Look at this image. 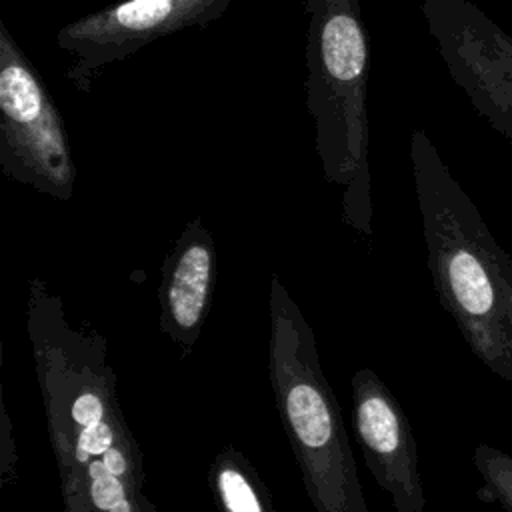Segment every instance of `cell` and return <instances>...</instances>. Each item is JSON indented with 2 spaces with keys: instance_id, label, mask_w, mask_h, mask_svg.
Masks as SVG:
<instances>
[{
  "instance_id": "obj_6",
  "label": "cell",
  "mask_w": 512,
  "mask_h": 512,
  "mask_svg": "<svg viewBox=\"0 0 512 512\" xmlns=\"http://www.w3.org/2000/svg\"><path fill=\"white\" fill-rule=\"evenodd\" d=\"M452 80L512 142V36L470 0H418Z\"/></svg>"
},
{
  "instance_id": "obj_3",
  "label": "cell",
  "mask_w": 512,
  "mask_h": 512,
  "mask_svg": "<svg viewBox=\"0 0 512 512\" xmlns=\"http://www.w3.org/2000/svg\"><path fill=\"white\" fill-rule=\"evenodd\" d=\"M272 322V382L316 510L368 512L340 408L318 366L312 334L276 280Z\"/></svg>"
},
{
  "instance_id": "obj_8",
  "label": "cell",
  "mask_w": 512,
  "mask_h": 512,
  "mask_svg": "<svg viewBox=\"0 0 512 512\" xmlns=\"http://www.w3.org/2000/svg\"><path fill=\"white\" fill-rule=\"evenodd\" d=\"M174 256L164 294L166 314L180 332L190 334L204 316L214 266L210 236L198 220L188 224Z\"/></svg>"
},
{
  "instance_id": "obj_1",
  "label": "cell",
  "mask_w": 512,
  "mask_h": 512,
  "mask_svg": "<svg viewBox=\"0 0 512 512\" xmlns=\"http://www.w3.org/2000/svg\"><path fill=\"white\" fill-rule=\"evenodd\" d=\"M410 160L438 298L474 356L512 384V258L420 128Z\"/></svg>"
},
{
  "instance_id": "obj_12",
  "label": "cell",
  "mask_w": 512,
  "mask_h": 512,
  "mask_svg": "<svg viewBox=\"0 0 512 512\" xmlns=\"http://www.w3.org/2000/svg\"><path fill=\"white\" fill-rule=\"evenodd\" d=\"M110 512H132V502L130 500H122Z\"/></svg>"
},
{
  "instance_id": "obj_5",
  "label": "cell",
  "mask_w": 512,
  "mask_h": 512,
  "mask_svg": "<svg viewBox=\"0 0 512 512\" xmlns=\"http://www.w3.org/2000/svg\"><path fill=\"white\" fill-rule=\"evenodd\" d=\"M234 0H118L64 24L56 44L70 56L64 78L82 94L112 64L150 42L220 20Z\"/></svg>"
},
{
  "instance_id": "obj_2",
  "label": "cell",
  "mask_w": 512,
  "mask_h": 512,
  "mask_svg": "<svg viewBox=\"0 0 512 512\" xmlns=\"http://www.w3.org/2000/svg\"><path fill=\"white\" fill-rule=\"evenodd\" d=\"M306 26V110L314 144L332 184L344 186L348 220H370L368 74L370 38L358 0H302Z\"/></svg>"
},
{
  "instance_id": "obj_9",
  "label": "cell",
  "mask_w": 512,
  "mask_h": 512,
  "mask_svg": "<svg viewBox=\"0 0 512 512\" xmlns=\"http://www.w3.org/2000/svg\"><path fill=\"white\" fill-rule=\"evenodd\" d=\"M214 484L224 512H270L252 476L242 468L238 458L220 456L216 460Z\"/></svg>"
},
{
  "instance_id": "obj_7",
  "label": "cell",
  "mask_w": 512,
  "mask_h": 512,
  "mask_svg": "<svg viewBox=\"0 0 512 512\" xmlns=\"http://www.w3.org/2000/svg\"><path fill=\"white\" fill-rule=\"evenodd\" d=\"M354 396L356 428L376 482L392 496L396 512H422L426 498L416 442L404 412L388 388L366 370L354 376Z\"/></svg>"
},
{
  "instance_id": "obj_4",
  "label": "cell",
  "mask_w": 512,
  "mask_h": 512,
  "mask_svg": "<svg viewBox=\"0 0 512 512\" xmlns=\"http://www.w3.org/2000/svg\"><path fill=\"white\" fill-rule=\"evenodd\" d=\"M0 168L4 176L70 198L74 162L64 118L38 70L0 22Z\"/></svg>"
},
{
  "instance_id": "obj_10",
  "label": "cell",
  "mask_w": 512,
  "mask_h": 512,
  "mask_svg": "<svg viewBox=\"0 0 512 512\" xmlns=\"http://www.w3.org/2000/svg\"><path fill=\"white\" fill-rule=\"evenodd\" d=\"M472 460L482 478V496L502 510L512 512V454L478 444Z\"/></svg>"
},
{
  "instance_id": "obj_11",
  "label": "cell",
  "mask_w": 512,
  "mask_h": 512,
  "mask_svg": "<svg viewBox=\"0 0 512 512\" xmlns=\"http://www.w3.org/2000/svg\"><path fill=\"white\" fill-rule=\"evenodd\" d=\"M76 424H78V434L74 438V448H58L60 462L70 458V456H74L76 464L88 462L90 456H96V458L104 460V454L118 440V430L112 424V414L106 416L100 422H94V424H80V422H76Z\"/></svg>"
}]
</instances>
